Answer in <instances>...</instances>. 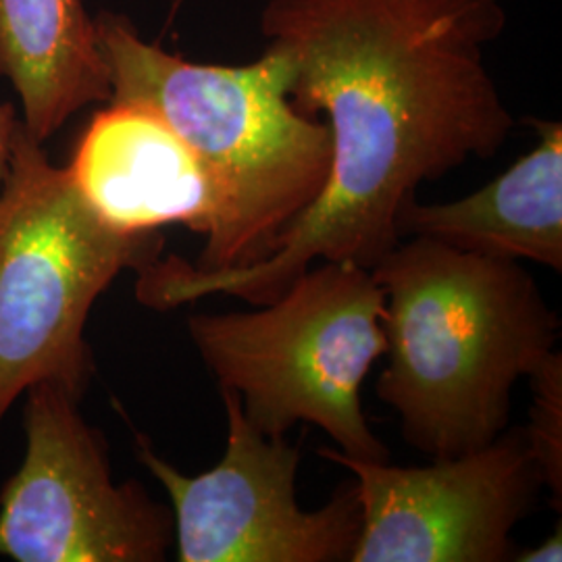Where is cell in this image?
<instances>
[{"label": "cell", "instance_id": "1", "mask_svg": "<svg viewBox=\"0 0 562 562\" xmlns=\"http://www.w3.org/2000/svg\"><path fill=\"white\" fill-rule=\"evenodd\" d=\"M504 25L501 0H269L262 38L292 67V104L327 115L331 167L273 252L217 290L265 306L317 262L392 252L423 181L494 157L515 127L485 65Z\"/></svg>", "mask_w": 562, "mask_h": 562}, {"label": "cell", "instance_id": "2", "mask_svg": "<svg viewBox=\"0 0 562 562\" xmlns=\"http://www.w3.org/2000/svg\"><path fill=\"white\" fill-rule=\"evenodd\" d=\"M385 296L387 364L378 396L404 440L452 459L501 438L513 387L561 334L559 315L517 261L411 236L371 269Z\"/></svg>", "mask_w": 562, "mask_h": 562}, {"label": "cell", "instance_id": "3", "mask_svg": "<svg viewBox=\"0 0 562 562\" xmlns=\"http://www.w3.org/2000/svg\"><path fill=\"white\" fill-rule=\"evenodd\" d=\"M94 23L109 102L157 111L215 186L220 220L192 265L220 271L271 255L331 167L329 125L292 104L288 59L267 46L248 65L194 63L142 41L120 13L102 11Z\"/></svg>", "mask_w": 562, "mask_h": 562}, {"label": "cell", "instance_id": "4", "mask_svg": "<svg viewBox=\"0 0 562 562\" xmlns=\"http://www.w3.org/2000/svg\"><path fill=\"white\" fill-rule=\"evenodd\" d=\"M385 296L371 269L317 262L252 313H196L188 334L220 390L240 396L246 422L267 438L299 425L323 429L341 454L390 462L369 427L362 382L385 352Z\"/></svg>", "mask_w": 562, "mask_h": 562}, {"label": "cell", "instance_id": "5", "mask_svg": "<svg viewBox=\"0 0 562 562\" xmlns=\"http://www.w3.org/2000/svg\"><path fill=\"white\" fill-rule=\"evenodd\" d=\"M159 232H123L81 196L20 121L0 188V425L32 385L83 398L92 373L86 323L123 271L162 255Z\"/></svg>", "mask_w": 562, "mask_h": 562}, {"label": "cell", "instance_id": "6", "mask_svg": "<svg viewBox=\"0 0 562 562\" xmlns=\"http://www.w3.org/2000/svg\"><path fill=\"white\" fill-rule=\"evenodd\" d=\"M60 383L25 392V457L0 492V557L18 562H161L173 513L115 483L109 446Z\"/></svg>", "mask_w": 562, "mask_h": 562}, {"label": "cell", "instance_id": "7", "mask_svg": "<svg viewBox=\"0 0 562 562\" xmlns=\"http://www.w3.org/2000/svg\"><path fill=\"white\" fill-rule=\"evenodd\" d=\"M227 415L222 461L183 475L136 434V454L171 501L180 562H344L361 533L352 482L319 510L296 501L301 448L246 422L240 396L220 390Z\"/></svg>", "mask_w": 562, "mask_h": 562}, {"label": "cell", "instance_id": "8", "mask_svg": "<svg viewBox=\"0 0 562 562\" xmlns=\"http://www.w3.org/2000/svg\"><path fill=\"white\" fill-rule=\"evenodd\" d=\"M317 452L355 475L361 533L350 562L513 561V529L543 487L522 427L422 467L357 461L327 446Z\"/></svg>", "mask_w": 562, "mask_h": 562}, {"label": "cell", "instance_id": "9", "mask_svg": "<svg viewBox=\"0 0 562 562\" xmlns=\"http://www.w3.org/2000/svg\"><path fill=\"white\" fill-rule=\"evenodd\" d=\"M106 104L67 167L81 196L123 232L183 225L206 238L220 220V201L201 159L150 106Z\"/></svg>", "mask_w": 562, "mask_h": 562}, {"label": "cell", "instance_id": "10", "mask_svg": "<svg viewBox=\"0 0 562 562\" xmlns=\"http://www.w3.org/2000/svg\"><path fill=\"white\" fill-rule=\"evenodd\" d=\"M529 125L538 144L477 192L442 204L408 202L398 217L402 240L422 236L464 252L562 271V125Z\"/></svg>", "mask_w": 562, "mask_h": 562}, {"label": "cell", "instance_id": "11", "mask_svg": "<svg viewBox=\"0 0 562 562\" xmlns=\"http://www.w3.org/2000/svg\"><path fill=\"white\" fill-rule=\"evenodd\" d=\"M0 76L41 144L83 106L111 101L97 23L81 0H0Z\"/></svg>", "mask_w": 562, "mask_h": 562}, {"label": "cell", "instance_id": "12", "mask_svg": "<svg viewBox=\"0 0 562 562\" xmlns=\"http://www.w3.org/2000/svg\"><path fill=\"white\" fill-rule=\"evenodd\" d=\"M533 392L529 425L522 427L531 457L542 473L543 487L562 503V357L559 350L527 378Z\"/></svg>", "mask_w": 562, "mask_h": 562}, {"label": "cell", "instance_id": "13", "mask_svg": "<svg viewBox=\"0 0 562 562\" xmlns=\"http://www.w3.org/2000/svg\"><path fill=\"white\" fill-rule=\"evenodd\" d=\"M20 117L15 115V109L11 104L0 102V188L7 180L9 162L13 153V142L20 127Z\"/></svg>", "mask_w": 562, "mask_h": 562}, {"label": "cell", "instance_id": "14", "mask_svg": "<svg viewBox=\"0 0 562 562\" xmlns=\"http://www.w3.org/2000/svg\"><path fill=\"white\" fill-rule=\"evenodd\" d=\"M513 561L519 562H561L562 561V527L559 522L557 531L550 533L542 543L527 548L515 554Z\"/></svg>", "mask_w": 562, "mask_h": 562}]
</instances>
